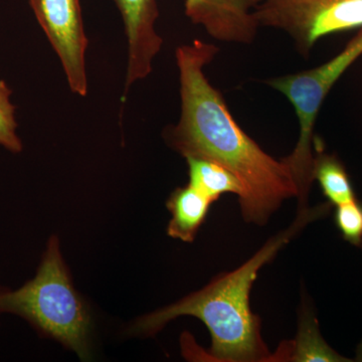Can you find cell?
Returning <instances> with one entry per match:
<instances>
[{"instance_id":"277c9868","label":"cell","mask_w":362,"mask_h":362,"mask_svg":"<svg viewBox=\"0 0 362 362\" xmlns=\"http://www.w3.org/2000/svg\"><path fill=\"white\" fill-rule=\"evenodd\" d=\"M362 56V28L339 54L322 65L295 74L272 78L266 84L278 90L292 104L299 123V137L289 156L282 161L296 183L299 211L308 209L307 199L313 183L314 134L317 117L333 86Z\"/></svg>"},{"instance_id":"7c38bea8","label":"cell","mask_w":362,"mask_h":362,"mask_svg":"<svg viewBox=\"0 0 362 362\" xmlns=\"http://www.w3.org/2000/svg\"><path fill=\"white\" fill-rule=\"evenodd\" d=\"M313 177L331 206H337L357 199L349 173L337 156L317 150Z\"/></svg>"},{"instance_id":"30bf717a","label":"cell","mask_w":362,"mask_h":362,"mask_svg":"<svg viewBox=\"0 0 362 362\" xmlns=\"http://www.w3.org/2000/svg\"><path fill=\"white\" fill-rule=\"evenodd\" d=\"M342 362L349 361L327 344L320 332L316 317L305 309L300 317L299 328L295 339L281 343L272 362Z\"/></svg>"},{"instance_id":"7a4b0ae2","label":"cell","mask_w":362,"mask_h":362,"mask_svg":"<svg viewBox=\"0 0 362 362\" xmlns=\"http://www.w3.org/2000/svg\"><path fill=\"white\" fill-rule=\"evenodd\" d=\"M329 202L298 213L289 228L257 252L244 265L214 279L201 291L138 319L134 335L156 334L173 319L192 316L204 322L211 337L209 356L218 362H272L273 354L261 335V321L252 312L250 294L258 273L307 223L325 216Z\"/></svg>"},{"instance_id":"8fae6325","label":"cell","mask_w":362,"mask_h":362,"mask_svg":"<svg viewBox=\"0 0 362 362\" xmlns=\"http://www.w3.org/2000/svg\"><path fill=\"white\" fill-rule=\"evenodd\" d=\"M189 185L216 202L225 194L242 197L244 188L237 176L216 162L202 157H187Z\"/></svg>"},{"instance_id":"6da1fadb","label":"cell","mask_w":362,"mask_h":362,"mask_svg":"<svg viewBox=\"0 0 362 362\" xmlns=\"http://www.w3.org/2000/svg\"><path fill=\"white\" fill-rule=\"evenodd\" d=\"M220 49L194 40L176 49L180 74L181 112L164 138L180 156L202 157L225 166L242 183L239 199L245 221L264 226L287 199L296 197V183L289 168L277 160L240 128L225 98L211 85L204 69Z\"/></svg>"},{"instance_id":"4fadbf2b","label":"cell","mask_w":362,"mask_h":362,"mask_svg":"<svg viewBox=\"0 0 362 362\" xmlns=\"http://www.w3.org/2000/svg\"><path fill=\"white\" fill-rule=\"evenodd\" d=\"M13 90L4 81H0V146L20 153L23 145L18 135V122L16 119V106L11 102Z\"/></svg>"},{"instance_id":"8992f818","label":"cell","mask_w":362,"mask_h":362,"mask_svg":"<svg viewBox=\"0 0 362 362\" xmlns=\"http://www.w3.org/2000/svg\"><path fill=\"white\" fill-rule=\"evenodd\" d=\"M37 23L58 54L71 92L88 94L86 35L80 0H28Z\"/></svg>"},{"instance_id":"5bb4252c","label":"cell","mask_w":362,"mask_h":362,"mask_svg":"<svg viewBox=\"0 0 362 362\" xmlns=\"http://www.w3.org/2000/svg\"><path fill=\"white\" fill-rule=\"evenodd\" d=\"M335 225L343 239L352 246L362 247V204L356 201L337 206Z\"/></svg>"},{"instance_id":"5b68a950","label":"cell","mask_w":362,"mask_h":362,"mask_svg":"<svg viewBox=\"0 0 362 362\" xmlns=\"http://www.w3.org/2000/svg\"><path fill=\"white\" fill-rule=\"evenodd\" d=\"M256 18L286 33L307 59L323 37L362 28V0H263Z\"/></svg>"},{"instance_id":"3957f363","label":"cell","mask_w":362,"mask_h":362,"mask_svg":"<svg viewBox=\"0 0 362 362\" xmlns=\"http://www.w3.org/2000/svg\"><path fill=\"white\" fill-rule=\"evenodd\" d=\"M0 313L20 316L81 358L89 357V309L71 283L57 237L49 239L33 280L14 291H0Z\"/></svg>"},{"instance_id":"ba28073f","label":"cell","mask_w":362,"mask_h":362,"mask_svg":"<svg viewBox=\"0 0 362 362\" xmlns=\"http://www.w3.org/2000/svg\"><path fill=\"white\" fill-rule=\"evenodd\" d=\"M122 16L127 37L128 62L122 101L131 86L148 77L163 40L156 32L157 0H113Z\"/></svg>"},{"instance_id":"9c48e42d","label":"cell","mask_w":362,"mask_h":362,"mask_svg":"<svg viewBox=\"0 0 362 362\" xmlns=\"http://www.w3.org/2000/svg\"><path fill=\"white\" fill-rule=\"evenodd\" d=\"M214 202L189 183L187 187L176 188L168 201L171 213L168 226L169 237L182 242H194Z\"/></svg>"},{"instance_id":"52a82bcc","label":"cell","mask_w":362,"mask_h":362,"mask_svg":"<svg viewBox=\"0 0 362 362\" xmlns=\"http://www.w3.org/2000/svg\"><path fill=\"white\" fill-rule=\"evenodd\" d=\"M263 0H185V16L221 42L250 45L261 26L256 11Z\"/></svg>"}]
</instances>
